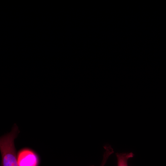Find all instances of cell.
I'll return each instance as SVG.
<instances>
[{"label":"cell","instance_id":"cell-2","mask_svg":"<svg viewBox=\"0 0 166 166\" xmlns=\"http://www.w3.org/2000/svg\"><path fill=\"white\" fill-rule=\"evenodd\" d=\"M19 166H38L39 160L34 150L28 148L20 150L17 154Z\"/></svg>","mask_w":166,"mask_h":166},{"label":"cell","instance_id":"cell-3","mask_svg":"<svg viewBox=\"0 0 166 166\" xmlns=\"http://www.w3.org/2000/svg\"><path fill=\"white\" fill-rule=\"evenodd\" d=\"M117 159V166H128V160L133 157L134 154L130 152L126 153H117L116 154Z\"/></svg>","mask_w":166,"mask_h":166},{"label":"cell","instance_id":"cell-1","mask_svg":"<svg viewBox=\"0 0 166 166\" xmlns=\"http://www.w3.org/2000/svg\"><path fill=\"white\" fill-rule=\"evenodd\" d=\"M19 132L18 127L14 124L10 132L0 137L1 166H19L14 144Z\"/></svg>","mask_w":166,"mask_h":166}]
</instances>
